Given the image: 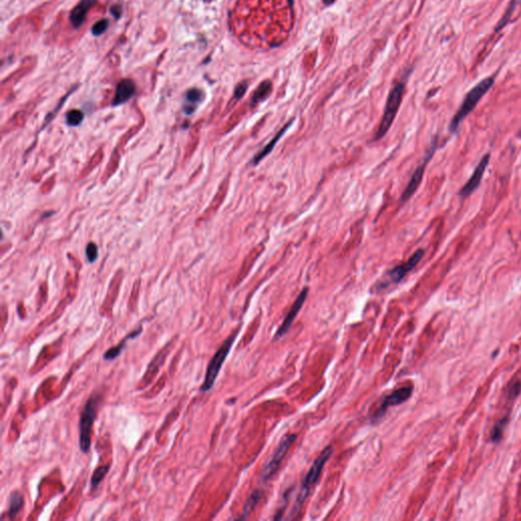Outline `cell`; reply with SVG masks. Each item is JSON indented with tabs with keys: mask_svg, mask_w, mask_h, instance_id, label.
Returning <instances> with one entry per match:
<instances>
[{
	"mask_svg": "<svg viewBox=\"0 0 521 521\" xmlns=\"http://www.w3.org/2000/svg\"><path fill=\"white\" fill-rule=\"evenodd\" d=\"M292 0H243L239 30L253 48L269 49L282 44L293 26Z\"/></svg>",
	"mask_w": 521,
	"mask_h": 521,
	"instance_id": "obj_1",
	"label": "cell"
},
{
	"mask_svg": "<svg viewBox=\"0 0 521 521\" xmlns=\"http://www.w3.org/2000/svg\"><path fill=\"white\" fill-rule=\"evenodd\" d=\"M495 84L494 76H488L482 79L478 84H476L464 97L458 111L453 116L450 123V131L455 132L458 130L460 124L474 110L478 102L483 99V97L492 89Z\"/></svg>",
	"mask_w": 521,
	"mask_h": 521,
	"instance_id": "obj_2",
	"label": "cell"
},
{
	"mask_svg": "<svg viewBox=\"0 0 521 521\" xmlns=\"http://www.w3.org/2000/svg\"><path fill=\"white\" fill-rule=\"evenodd\" d=\"M101 397L93 394L87 401L79 417V448L84 453L91 449V437L93 425L97 418V406Z\"/></svg>",
	"mask_w": 521,
	"mask_h": 521,
	"instance_id": "obj_3",
	"label": "cell"
},
{
	"mask_svg": "<svg viewBox=\"0 0 521 521\" xmlns=\"http://www.w3.org/2000/svg\"><path fill=\"white\" fill-rule=\"evenodd\" d=\"M237 334L236 333H233L232 335H230L225 341L224 343L221 345V347L217 350V352L214 354V356L212 357V359L210 360L209 365H208V368H207V372H206V376H205V380H204V383L203 385L201 386L199 390L202 392H206V391H209L213 386H214V383L219 375V372L222 368V365L224 364L230 349H231V346L236 338Z\"/></svg>",
	"mask_w": 521,
	"mask_h": 521,
	"instance_id": "obj_4",
	"label": "cell"
},
{
	"mask_svg": "<svg viewBox=\"0 0 521 521\" xmlns=\"http://www.w3.org/2000/svg\"><path fill=\"white\" fill-rule=\"evenodd\" d=\"M333 453V447L332 446H328L324 449V451L318 456V458L314 461L312 467L310 468L309 472L307 473L304 482H303V485H302V489H300V492H299V495L297 496V500H296V508L298 509L303 503L306 501L312 487L317 483V480L319 479L321 473H322V470L325 466L326 462L329 460L330 456L332 455Z\"/></svg>",
	"mask_w": 521,
	"mask_h": 521,
	"instance_id": "obj_5",
	"label": "cell"
},
{
	"mask_svg": "<svg viewBox=\"0 0 521 521\" xmlns=\"http://www.w3.org/2000/svg\"><path fill=\"white\" fill-rule=\"evenodd\" d=\"M403 92H404V85L403 84H397L391 91L390 95L387 100L386 108L384 111V115L382 117V122L379 126L377 133H376L377 139L382 138L390 130L391 126H392V124L395 119V116L399 110V107L401 105Z\"/></svg>",
	"mask_w": 521,
	"mask_h": 521,
	"instance_id": "obj_6",
	"label": "cell"
},
{
	"mask_svg": "<svg viewBox=\"0 0 521 521\" xmlns=\"http://www.w3.org/2000/svg\"><path fill=\"white\" fill-rule=\"evenodd\" d=\"M296 438L297 436L295 434H287L281 439L278 446L274 450L273 455L269 459V461L266 463V465L262 470L260 477L264 482L269 480L276 473V471L280 467L282 460L284 459L286 453L289 451L292 444L295 442Z\"/></svg>",
	"mask_w": 521,
	"mask_h": 521,
	"instance_id": "obj_7",
	"label": "cell"
},
{
	"mask_svg": "<svg viewBox=\"0 0 521 521\" xmlns=\"http://www.w3.org/2000/svg\"><path fill=\"white\" fill-rule=\"evenodd\" d=\"M425 256V251L423 249L417 250L407 262H405L402 265L394 267L391 271L388 272V282L384 284L383 288L388 286L389 284H397L399 283L411 270H413L416 265L422 260Z\"/></svg>",
	"mask_w": 521,
	"mask_h": 521,
	"instance_id": "obj_8",
	"label": "cell"
},
{
	"mask_svg": "<svg viewBox=\"0 0 521 521\" xmlns=\"http://www.w3.org/2000/svg\"><path fill=\"white\" fill-rule=\"evenodd\" d=\"M412 390H413L412 386H406V387L399 388V389L394 391L393 393H391L390 395L386 396L374 414L375 419L381 418L390 406H397V405L402 404L403 402L407 401L408 398L412 395Z\"/></svg>",
	"mask_w": 521,
	"mask_h": 521,
	"instance_id": "obj_9",
	"label": "cell"
},
{
	"mask_svg": "<svg viewBox=\"0 0 521 521\" xmlns=\"http://www.w3.org/2000/svg\"><path fill=\"white\" fill-rule=\"evenodd\" d=\"M490 158H491V154L488 153L486 154L479 161V163L477 164V166L475 167L472 175L470 176V178L467 181V183L463 186V188L460 190L459 192V195L463 198L469 196L471 195L480 185V182L484 177V174H485V171L487 169V166L489 165L490 163Z\"/></svg>",
	"mask_w": 521,
	"mask_h": 521,
	"instance_id": "obj_10",
	"label": "cell"
},
{
	"mask_svg": "<svg viewBox=\"0 0 521 521\" xmlns=\"http://www.w3.org/2000/svg\"><path fill=\"white\" fill-rule=\"evenodd\" d=\"M435 150H436V148H435V147H433V148L430 150V152H429V154L426 156V158H425L424 162H423V163H422V164H420V165L416 168V170H415V171H414V173L412 174V176H411V178H410V181H409V183H408L407 187L405 188V190H404L403 194L401 195V198H400V199H401V202L405 203L406 201H408V199H409L412 195H414V193L416 192V190H417V189H418V187L420 186L422 181H423V178H424V173H425V170H426V166H427L428 162L430 161V159L432 158V156H433V154H434Z\"/></svg>",
	"mask_w": 521,
	"mask_h": 521,
	"instance_id": "obj_11",
	"label": "cell"
},
{
	"mask_svg": "<svg viewBox=\"0 0 521 521\" xmlns=\"http://www.w3.org/2000/svg\"><path fill=\"white\" fill-rule=\"evenodd\" d=\"M308 293H309V288H304L302 290V292L299 293V295L297 296V298L295 299V302L293 303L291 309L289 310V313L287 314L286 318L284 319L283 323L281 324V326L279 327L277 333H276V338H280L282 336H284L286 334V332L289 330L290 326L292 325L293 321L295 320L296 316L298 315L299 311L302 310L306 299H307V296H308Z\"/></svg>",
	"mask_w": 521,
	"mask_h": 521,
	"instance_id": "obj_12",
	"label": "cell"
},
{
	"mask_svg": "<svg viewBox=\"0 0 521 521\" xmlns=\"http://www.w3.org/2000/svg\"><path fill=\"white\" fill-rule=\"evenodd\" d=\"M134 93H135V85L131 79L122 81L116 88L112 104L114 106H117L123 103H126L133 96Z\"/></svg>",
	"mask_w": 521,
	"mask_h": 521,
	"instance_id": "obj_13",
	"label": "cell"
},
{
	"mask_svg": "<svg viewBox=\"0 0 521 521\" xmlns=\"http://www.w3.org/2000/svg\"><path fill=\"white\" fill-rule=\"evenodd\" d=\"M97 0H81L79 3L70 12V22L74 28H78L83 25L86 15L90 8L96 3Z\"/></svg>",
	"mask_w": 521,
	"mask_h": 521,
	"instance_id": "obj_14",
	"label": "cell"
},
{
	"mask_svg": "<svg viewBox=\"0 0 521 521\" xmlns=\"http://www.w3.org/2000/svg\"><path fill=\"white\" fill-rule=\"evenodd\" d=\"M292 123H293V122H290V123H288L286 126H284V128H283L282 130H279V131H278V132L274 135V137H273V138H272V139H271V141H270V142H269V143H268V144H267V145H266V146L262 149V150H260V152H259V153H258V154H257V155L253 158V164H254V165L259 164L263 159H265V157H267V156H268V155H269V154L273 151V149H274V147L276 146L277 142H278V141L282 137V135L285 133V131L290 128V126L292 125Z\"/></svg>",
	"mask_w": 521,
	"mask_h": 521,
	"instance_id": "obj_15",
	"label": "cell"
},
{
	"mask_svg": "<svg viewBox=\"0 0 521 521\" xmlns=\"http://www.w3.org/2000/svg\"><path fill=\"white\" fill-rule=\"evenodd\" d=\"M24 506V497L18 492L11 493L9 497V509H8V516L10 519H13L19 510Z\"/></svg>",
	"mask_w": 521,
	"mask_h": 521,
	"instance_id": "obj_16",
	"label": "cell"
},
{
	"mask_svg": "<svg viewBox=\"0 0 521 521\" xmlns=\"http://www.w3.org/2000/svg\"><path fill=\"white\" fill-rule=\"evenodd\" d=\"M141 332H142V328H139V330H135V331H133V332L130 333V335H128V336H127V337H126V338H125V339L121 342V344H119L118 346H116V347H112V348H110V349H109L106 353H104V359L111 360V359H114L115 357H117V356L121 354V352H122L123 348L126 346L127 341H128L129 339H133V338H135L136 336H138V335H139V333H141Z\"/></svg>",
	"mask_w": 521,
	"mask_h": 521,
	"instance_id": "obj_17",
	"label": "cell"
},
{
	"mask_svg": "<svg viewBox=\"0 0 521 521\" xmlns=\"http://www.w3.org/2000/svg\"><path fill=\"white\" fill-rule=\"evenodd\" d=\"M508 419H509V415H506L504 416L501 420H499L495 426L494 428L492 429L491 431V435H490V440L493 442V443H499L503 437V432H504V429L505 427L507 426V423H508Z\"/></svg>",
	"mask_w": 521,
	"mask_h": 521,
	"instance_id": "obj_18",
	"label": "cell"
},
{
	"mask_svg": "<svg viewBox=\"0 0 521 521\" xmlns=\"http://www.w3.org/2000/svg\"><path fill=\"white\" fill-rule=\"evenodd\" d=\"M516 5H517V1H516V0H511L510 4L508 5V7H507V9H506V11H505V13L503 14L502 18H501V19L499 21V23L497 24V27H496V29H495V33H498L499 31H501V30H502V29H503V28L507 25V23L511 19V16H512V14H513V11L515 10Z\"/></svg>",
	"mask_w": 521,
	"mask_h": 521,
	"instance_id": "obj_19",
	"label": "cell"
},
{
	"mask_svg": "<svg viewBox=\"0 0 521 521\" xmlns=\"http://www.w3.org/2000/svg\"><path fill=\"white\" fill-rule=\"evenodd\" d=\"M263 497V492L262 491H254L251 496L248 498L247 502H246V505H245V509H244V516L243 517H246L250 514V512L256 507V505L259 503V501L260 500V498Z\"/></svg>",
	"mask_w": 521,
	"mask_h": 521,
	"instance_id": "obj_20",
	"label": "cell"
},
{
	"mask_svg": "<svg viewBox=\"0 0 521 521\" xmlns=\"http://www.w3.org/2000/svg\"><path fill=\"white\" fill-rule=\"evenodd\" d=\"M109 468H110L109 465H101L95 469V471L93 472V475L91 477V488L92 489H95L104 479Z\"/></svg>",
	"mask_w": 521,
	"mask_h": 521,
	"instance_id": "obj_21",
	"label": "cell"
},
{
	"mask_svg": "<svg viewBox=\"0 0 521 521\" xmlns=\"http://www.w3.org/2000/svg\"><path fill=\"white\" fill-rule=\"evenodd\" d=\"M272 84L269 81H266L262 83L260 87L257 89V91L253 95V103H259L262 100H264L271 92Z\"/></svg>",
	"mask_w": 521,
	"mask_h": 521,
	"instance_id": "obj_22",
	"label": "cell"
},
{
	"mask_svg": "<svg viewBox=\"0 0 521 521\" xmlns=\"http://www.w3.org/2000/svg\"><path fill=\"white\" fill-rule=\"evenodd\" d=\"M83 119H84V113L77 109L70 110L66 114V123L68 126H71V127L78 126L83 122Z\"/></svg>",
	"mask_w": 521,
	"mask_h": 521,
	"instance_id": "obj_23",
	"label": "cell"
},
{
	"mask_svg": "<svg viewBox=\"0 0 521 521\" xmlns=\"http://www.w3.org/2000/svg\"><path fill=\"white\" fill-rule=\"evenodd\" d=\"M107 28H108V21H107V19H105V18H103V19H101V21L97 22V23L93 26V28H92V33H93V35H95V36H99V35H102V34H103L106 30H107Z\"/></svg>",
	"mask_w": 521,
	"mask_h": 521,
	"instance_id": "obj_24",
	"label": "cell"
},
{
	"mask_svg": "<svg viewBox=\"0 0 521 521\" xmlns=\"http://www.w3.org/2000/svg\"><path fill=\"white\" fill-rule=\"evenodd\" d=\"M203 98V93L197 89H192L187 93V100L190 103H198Z\"/></svg>",
	"mask_w": 521,
	"mask_h": 521,
	"instance_id": "obj_25",
	"label": "cell"
},
{
	"mask_svg": "<svg viewBox=\"0 0 521 521\" xmlns=\"http://www.w3.org/2000/svg\"><path fill=\"white\" fill-rule=\"evenodd\" d=\"M86 255L88 257V260L90 262H94V260L97 259L98 257V249H97V246L93 243L89 244L87 246V250H86Z\"/></svg>",
	"mask_w": 521,
	"mask_h": 521,
	"instance_id": "obj_26",
	"label": "cell"
},
{
	"mask_svg": "<svg viewBox=\"0 0 521 521\" xmlns=\"http://www.w3.org/2000/svg\"><path fill=\"white\" fill-rule=\"evenodd\" d=\"M246 90H247V85L246 84H241L237 86V88L235 89V98L239 99L244 96V94L246 93Z\"/></svg>",
	"mask_w": 521,
	"mask_h": 521,
	"instance_id": "obj_27",
	"label": "cell"
},
{
	"mask_svg": "<svg viewBox=\"0 0 521 521\" xmlns=\"http://www.w3.org/2000/svg\"><path fill=\"white\" fill-rule=\"evenodd\" d=\"M334 1H335V0H324V2H325L326 4H331V3H333Z\"/></svg>",
	"mask_w": 521,
	"mask_h": 521,
	"instance_id": "obj_28",
	"label": "cell"
}]
</instances>
